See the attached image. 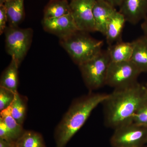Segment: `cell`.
Listing matches in <instances>:
<instances>
[{
	"label": "cell",
	"instance_id": "obj_2",
	"mask_svg": "<svg viewBox=\"0 0 147 147\" xmlns=\"http://www.w3.org/2000/svg\"><path fill=\"white\" fill-rule=\"evenodd\" d=\"M108 94L90 92L73 101L55 129L56 147H65Z\"/></svg>",
	"mask_w": 147,
	"mask_h": 147
},
{
	"label": "cell",
	"instance_id": "obj_5",
	"mask_svg": "<svg viewBox=\"0 0 147 147\" xmlns=\"http://www.w3.org/2000/svg\"><path fill=\"white\" fill-rule=\"evenodd\" d=\"M4 33L6 50L19 67L30 47L33 31L30 28H21L8 26Z\"/></svg>",
	"mask_w": 147,
	"mask_h": 147
},
{
	"label": "cell",
	"instance_id": "obj_13",
	"mask_svg": "<svg viewBox=\"0 0 147 147\" xmlns=\"http://www.w3.org/2000/svg\"><path fill=\"white\" fill-rule=\"evenodd\" d=\"M132 42L134 47L130 61L141 73L147 72V37L144 35Z\"/></svg>",
	"mask_w": 147,
	"mask_h": 147
},
{
	"label": "cell",
	"instance_id": "obj_14",
	"mask_svg": "<svg viewBox=\"0 0 147 147\" xmlns=\"http://www.w3.org/2000/svg\"><path fill=\"white\" fill-rule=\"evenodd\" d=\"M19 66L16 61L11 58L10 63L4 70L0 79V87L5 88L16 93L18 85Z\"/></svg>",
	"mask_w": 147,
	"mask_h": 147
},
{
	"label": "cell",
	"instance_id": "obj_10",
	"mask_svg": "<svg viewBox=\"0 0 147 147\" xmlns=\"http://www.w3.org/2000/svg\"><path fill=\"white\" fill-rule=\"evenodd\" d=\"M119 7L126 21L133 25L147 18V0H122Z\"/></svg>",
	"mask_w": 147,
	"mask_h": 147
},
{
	"label": "cell",
	"instance_id": "obj_27",
	"mask_svg": "<svg viewBox=\"0 0 147 147\" xmlns=\"http://www.w3.org/2000/svg\"><path fill=\"white\" fill-rule=\"evenodd\" d=\"M141 28L144 34V35L147 37V18L144 20V22L142 23Z\"/></svg>",
	"mask_w": 147,
	"mask_h": 147
},
{
	"label": "cell",
	"instance_id": "obj_15",
	"mask_svg": "<svg viewBox=\"0 0 147 147\" xmlns=\"http://www.w3.org/2000/svg\"><path fill=\"white\" fill-rule=\"evenodd\" d=\"M133 42L120 41L108 46V53L111 61L121 62L131 60L133 53Z\"/></svg>",
	"mask_w": 147,
	"mask_h": 147
},
{
	"label": "cell",
	"instance_id": "obj_26",
	"mask_svg": "<svg viewBox=\"0 0 147 147\" xmlns=\"http://www.w3.org/2000/svg\"><path fill=\"white\" fill-rule=\"evenodd\" d=\"M104 2L115 8L116 7H119L122 0H98Z\"/></svg>",
	"mask_w": 147,
	"mask_h": 147
},
{
	"label": "cell",
	"instance_id": "obj_18",
	"mask_svg": "<svg viewBox=\"0 0 147 147\" xmlns=\"http://www.w3.org/2000/svg\"><path fill=\"white\" fill-rule=\"evenodd\" d=\"M16 147H46L42 135L36 131L27 130L16 141Z\"/></svg>",
	"mask_w": 147,
	"mask_h": 147
},
{
	"label": "cell",
	"instance_id": "obj_23",
	"mask_svg": "<svg viewBox=\"0 0 147 147\" xmlns=\"http://www.w3.org/2000/svg\"><path fill=\"white\" fill-rule=\"evenodd\" d=\"M0 139L9 142H16V139L13 136L2 120L0 119Z\"/></svg>",
	"mask_w": 147,
	"mask_h": 147
},
{
	"label": "cell",
	"instance_id": "obj_12",
	"mask_svg": "<svg viewBox=\"0 0 147 147\" xmlns=\"http://www.w3.org/2000/svg\"><path fill=\"white\" fill-rule=\"evenodd\" d=\"M126 21L123 15L117 11L110 18L105 36L108 46L122 40V36Z\"/></svg>",
	"mask_w": 147,
	"mask_h": 147
},
{
	"label": "cell",
	"instance_id": "obj_8",
	"mask_svg": "<svg viewBox=\"0 0 147 147\" xmlns=\"http://www.w3.org/2000/svg\"><path fill=\"white\" fill-rule=\"evenodd\" d=\"M96 0H72L69 3L71 13L79 31L96 32L93 8Z\"/></svg>",
	"mask_w": 147,
	"mask_h": 147
},
{
	"label": "cell",
	"instance_id": "obj_29",
	"mask_svg": "<svg viewBox=\"0 0 147 147\" xmlns=\"http://www.w3.org/2000/svg\"><path fill=\"white\" fill-rule=\"evenodd\" d=\"M145 86H146V87L147 88V83H146V85H145Z\"/></svg>",
	"mask_w": 147,
	"mask_h": 147
},
{
	"label": "cell",
	"instance_id": "obj_30",
	"mask_svg": "<svg viewBox=\"0 0 147 147\" xmlns=\"http://www.w3.org/2000/svg\"><path fill=\"white\" fill-rule=\"evenodd\" d=\"M70 1H72V0H70Z\"/></svg>",
	"mask_w": 147,
	"mask_h": 147
},
{
	"label": "cell",
	"instance_id": "obj_19",
	"mask_svg": "<svg viewBox=\"0 0 147 147\" xmlns=\"http://www.w3.org/2000/svg\"><path fill=\"white\" fill-rule=\"evenodd\" d=\"M10 107L11 115L18 123L23 125L26 113V102L25 98L18 92L15 94Z\"/></svg>",
	"mask_w": 147,
	"mask_h": 147
},
{
	"label": "cell",
	"instance_id": "obj_21",
	"mask_svg": "<svg viewBox=\"0 0 147 147\" xmlns=\"http://www.w3.org/2000/svg\"><path fill=\"white\" fill-rule=\"evenodd\" d=\"M16 93L2 87H0V112L10 107Z\"/></svg>",
	"mask_w": 147,
	"mask_h": 147
},
{
	"label": "cell",
	"instance_id": "obj_9",
	"mask_svg": "<svg viewBox=\"0 0 147 147\" xmlns=\"http://www.w3.org/2000/svg\"><path fill=\"white\" fill-rule=\"evenodd\" d=\"M42 24L45 31L55 35L59 39L67 37L79 30L71 13L57 18H43Z\"/></svg>",
	"mask_w": 147,
	"mask_h": 147
},
{
	"label": "cell",
	"instance_id": "obj_4",
	"mask_svg": "<svg viewBox=\"0 0 147 147\" xmlns=\"http://www.w3.org/2000/svg\"><path fill=\"white\" fill-rule=\"evenodd\" d=\"M111 62L108 50H102L96 57L78 66L84 83L90 91L106 85Z\"/></svg>",
	"mask_w": 147,
	"mask_h": 147
},
{
	"label": "cell",
	"instance_id": "obj_7",
	"mask_svg": "<svg viewBox=\"0 0 147 147\" xmlns=\"http://www.w3.org/2000/svg\"><path fill=\"white\" fill-rule=\"evenodd\" d=\"M141 73L131 61H111L106 78V85L114 89L128 86L137 82Z\"/></svg>",
	"mask_w": 147,
	"mask_h": 147
},
{
	"label": "cell",
	"instance_id": "obj_28",
	"mask_svg": "<svg viewBox=\"0 0 147 147\" xmlns=\"http://www.w3.org/2000/svg\"><path fill=\"white\" fill-rule=\"evenodd\" d=\"M7 1H9V0H0V5L4 4L5 2Z\"/></svg>",
	"mask_w": 147,
	"mask_h": 147
},
{
	"label": "cell",
	"instance_id": "obj_20",
	"mask_svg": "<svg viewBox=\"0 0 147 147\" xmlns=\"http://www.w3.org/2000/svg\"><path fill=\"white\" fill-rule=\"evenodd\" d=\"M0 119L5 123L17 141L25 130L22 125L18 123L11 115L10 106L0 112Z\"/></svg>",
	"mask_w": 147,
	"mask_h": 147
},
{
	"label": "cell",
	"instance_id": "obj_6",
	"mask_svg": "<svg viewBox=\"0 0 147 147\" xmlns=\"http://www.w3.org/2000/svg\"><path fill=\"white\" fill-rule=\"evenodd\" d=\"M110 139L112 147H144L147 144V127L134 122L115 129Z\"/></svg>",
	"mask_w": 147,
	"mask_h": 147
},
{
	"label": "cell",
	"instance_id": "obj_22",
	"mask_svg": "<svg viewBox=\"0 0 147 147\" xmlns=\"http://www.w3.org/2000/svg\"><path fill=\"white\" fill-rule=\"evenodd\" d=\"M133 122L147 127V102L136 113L133 118Z\"/></svg>",
	"mask_w": 147,
	"mask_h": 147
},
{
	"label": "cell",
	"instance_id": "obj_11",
	"mask_svg": "<svg viewBox=\"0 0 147 147\" xmlns=\"http://www.w3.org/2000/svg\"><path fill=\"white\" fill-rule=\"evenodd\" d=\"M117 11L107 3L96 0L93 8L96 32L105 36L108 22Z\"/></svg>",
	"mask_w": 147,
	"mask_h": 147
},
{
	"label": "cell",
	"instance_id": "obj_3",
	"mask_svg": "<svg viewBox=\"0 0 147 147\" xmlns=\"http://www.w3.org/2000/svg\"><path fill=\"white\" fill-rule=\"evenodd\" d=\"M59 40L61 46L78 66L99 55L103 45L102 40L95 39L88 33L79 30Z\"/></svg>",
	"mask_w": 147,
	"mask_h": 147
},
{
	"label": "cell",
	"instance_id": "obj_1",
	"mask_svg": "<svg viewBox=\"0 0 147 147\" xmlns=\"http://www.w3.org/2000/svg\"><path fill=\"white\" fill-rule=\"evenodd\" d=\"M146 102L147 88L138 82L114 89L102 103L105 125L115 129L133 122L136 113Z\"/></svg>",
	"mask_w": 147,
	"mask_h": 147
},
{
	"label": "cell",
	"instance_id": "obj_16",
	"mask_svg": "<svg viewBox=\"0 0 147 147\" xmlns=\"http://www.w3.org/2000/svg\"><path fill=\"white\" fill-rule=\"evenodd\" d=\"M24 0H9L5 3L9 26L18 27L25 16Z\"/></svg>",
	"mask_w": 147,
	"mask_h": 147
},
{
	"label": "cell",
	"instance_id": "obj_24",
	"mask_svg": "<svg viewBox=\"0 0 147 147\" xmlns=\"http://www.w3.org/2000/svg\"><path fill=\"white\" fill-rule=\"evenodd\" d=\"M7 21V16L6 10L4 5H0V34H3L4 32Z\"/></svg>",
	"mask_w": 147,
	"mask_h": 147
},
{
	"label": "cell",
	"instance_id": "obj_25",
	"mask_svg": "<svg viewBox=\"0 0 147 147\" xmlns=\"http://www.w3.org/2000/svg\"><path fill=\"white\" fill-rule=\"evenodd\" d=\"M0 147H16V142H9L0 139Z\"/></svg>",
	"mask_w": 147,
	"mask_h": 147
},
{
	"label": "cell",
	"instance_id": "obj_17",
	"mask_svg": "<svg viewBox=\"0 0 147 147\" xmlns=\"http://www.w3.org/2000/svg\"><path fill=\"white\" fill-rule=\"evenodd\" d=\"M71 13L67 0H50L44 9L43 18H57Z\"/></svg>",
	"mask_w": 147,
	"mask_h": 147
}]
</instances>
